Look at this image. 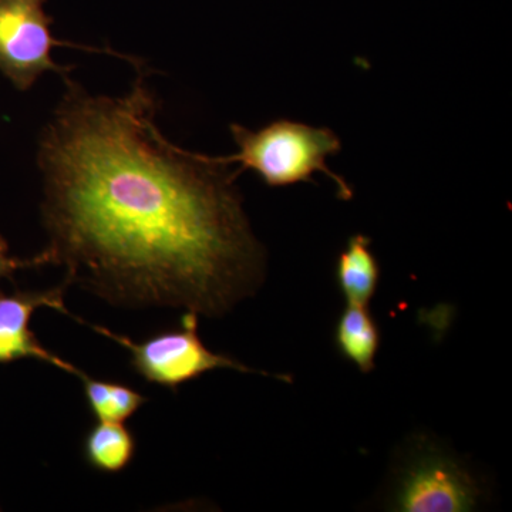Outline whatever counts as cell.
<instances>
[{
  "label": "cell",
  "mask_w": 512,
  "mask_h": 512,
  "mask_svg": "<svg viewBox=\"0 0 512 512\" xmlns=\"http://www.w3.org/2000/svg\"><path fill=\"white\" fill-rule=\"evenodd\" d=\"M47 264H49V261H47L43 252H40L39 255L32 259L13 258L9 252L8 242L0 235V281L2 279H10L12 281L13 275H15V272L20 271V269L39 268V266Z\"/></svg>",
  "instance_id": "obj_11"
},
{
  "label": "cell",
  "mask_w": 512,
  "mask_h": 512,
  "mask_svg": "<svg viewBox=\"0 0 512 512\" xmlns=\"http://www.w3.org/2000/svg\"><path fill=\"white\" fill-rule=\"evenodd\" d=\"M141 67L123 96L64 74L37 165L49 265L114 305L222 316L264 284L266 252L227 157L171 143Z\"/></svg>",
  "instance_id": "obj_1"
},
{
  "label": "cell",
  "mask_w": 512,
  "mask_h": 512,
  "mask_svg": "<svg viewBox=\"0 0 512 512\" xmlns=\"http://www.w3.org/2000/svg\"><path fill=\"white\" fill-rule=\"evenodd\" d=\"M46 0H0V72L26 92L46 72L69 74L55 63L52 50L63 45L52 35Z\"/></svg>",
  "instance_id": "obj_5"
},
{
  "label": "cell",
  "mask_w": 512,
  "mask_h": 512,
  "mask_svg": "<svg viewBox=\"0 0 512 512\" xmlns=\"http://www.w3.org/2000/svg\"><path fill=\"white\" fill-rule=\"evenodd\" d=\"M484 487L453 451L427 436L400 451L387 484L390 511L467 512L484 501Z\"/></svg>",
  "instance_id": "obj_3"
},
{
  "label": "cell",
  "mask_w": 512,
  "mask_h": 512,
  "mask_svg": "<svg viewBox=\"0 0 512 512\" xmlns=\"http://www.w3.org/2000/svg\"><path fill=\"white\" fill-rule=\"evenodd\" d=\"M83 453L94 470L117 474L133 460L136 437L117 421H99L87 431Z\"/></svg>",
  "instance_id": "obj_9"
},
{
  "label": "cell",
  "mask_w": 512,
  "mask_h": 512,
  "mask_svg": "<svg viewBox=\"0 0 512 512\" xmlns=\"http://www.w3.org/2000/svg\"><path fill=\"white\" fill-rule=\"evenodd\" d=\"M380 281V265L372 251V239L363 234L349 238L336 261V282L346 303L369 306Z\"/></svg>",
  "instance_id": "obj_7"
},
{
  "label": "cell",
  "mask_w": 512,
  "mask_h": 512,
  "mask_svg": "<svg viewBox=\"0 0 512 512\" xmlns=\"http://www.w3.org/2000/svg\"><path fill=\"white\" fill-rule=\"evenodd\" d=\"M382 335L369 306L350 305L340 313L335 328V345L340 355L362 373L375 370Z\"/></svg>",
  "instance_id": "obj_8"
},
{
  "label": "cell",
  "mask_w": 512,
  "mask_h": 512,
  "mask_svg": "<svg viewBox=\"0 0 512 512\" xmlns=\"http://www.w3.org/2000/svg\"><path fill=\"white\" fill-rule=\"evenodd\" d=\"M100 335L119 343L131 355V366L148 383L177 390L180 384L191 382L205 373L217 369H231L242 373H259L291 382V377L269 375L251 369L232 357L211 352L198 335V315L187 312L181 318L180 328L164 330L141 342L111 332L103 326L93 325Z\"/></svg>",
  "instance_id": "obj_4"
},
{
  "label": "cell",
  "mask_w": 512,
  "mask_h": 512,
  "mask_svg": "<svg viewBox=\"0 0 512 512\" xmlns=\"http://www.w3.org/2000/svg\"><path fill=\"white\" fill-rule=\"evenodd\" d=\"M229 130L238 153L227 158L239 164L241 173L255 171L272 188L313 183V175L325 174L336 185L340 200H352V187L328 167V158L342 150V141L330 128L284 119L256 131L239 124H231Z\"/></svg>",
  "instance_id": "obj_2"
},
{
  "label": "cell",
  "mask_w": 512,
  "mask_h": 512,
  "mask_svg": "<svg viewBox=\"0 0 512 512\" xmlns=\"http://www.w3.org/2000/svg\"><path fill=\"white\" fill-rule=\"evenodd\" d=\"M66 286H57L43 292L16 291L10 295L0 292V365L35 359L50 363L74 376L82 375V370L49 352L29 328L33 313L42 306L70 315L63 302Z\"/></svg>",
  "instance_id": "obj_6"
},
{
  "label": "cell",
  "mask_w": 512,
  "mask_h": 512,
  "mask_svg": "<svg viewBox=\"0 0 512 512\" xmlns=\"http://www.w3.org/2000/svg\"><path fill=\"white\" fill-rule=\"evenodd\" d=\"M79 377L83 382L90 412L99 421L121 423L133 417V414L147 402L146 397L126 384L92 379L83 372Z\"/></svg>",
  "instance_id": "obj_10"
}]
</instances>
